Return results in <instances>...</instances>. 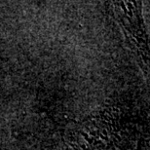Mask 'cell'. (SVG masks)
Wrapping results in <instances>:
<instances>
[{"label": "cell", "mask_w": 150, "mask_h": 150, "mask_svg": "<svg viewBox=\"0 0 150 150\" xmlns=\"http://www.w3.org/2000/svg\"><path fill=\"white\" fill-rule=\"evenodd\" d=\"M117 18L124 33L132 45V49L139 59L144 72H149L148 36L142 15V2L121 1L114 3Z\"/></svg>", "instance_id": "cell-1"}]
</instances>
